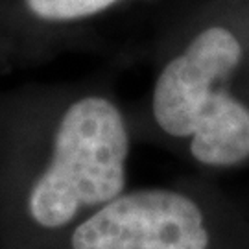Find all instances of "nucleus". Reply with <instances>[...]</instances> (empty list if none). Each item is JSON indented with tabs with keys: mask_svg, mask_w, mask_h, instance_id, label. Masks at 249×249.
<instances>
[{
	"mask_svg": "<svg viewBox=\"0 0 249 249\" xmlns=\"http://www.w3.org/2000/svg\"><path fill=\"white\" fill-rule=\"evenodd\" d=\"M244 2V6H246V11H248V15H249V0H242Z\"/></svg>",
	"mask_w": 249,
	"mask_h": 249,
	"instance_id": "6",
	"label": "nucleus"
},
{
	"mask_svg": "<svg viewBox=\"0 0 249 249\" xmlns=\"http://www.w3.org/2000/svg\"><path fill=\"white\" fill-rule=\"evenodd\" d=\"M232 194L236 196V199L240 201V205L244 207V211H246V213H248V216H249V183L244 188L232 190Z\"/></svg>",
	"mask_w": 249,
	"mask_h": 249,
	"instance_id": "5",
	"label": "nucleus"
},
{
	"mask_svg": "<svg viewBox=\"0 0 249 249\" xmlns=\"http://www.w3.org/2000/svg\"><path fill=\"white\" fill-rule=\"evenodd\" d=\"M141 0H0V74L46 65Z\"/></svg>",
	"mask_w": 249,
	"mask_h": 249,
	"instance_id": "4",
	"label": "nucleus"
},
{
	"mask_svg": "<svg viewBox=\"0 0 249 249\" xmlns=\"http://www.w3.org/2000/svg\"><path fill=\"white\" fill-rule=\"evenodd\" d=\"M139 142L220 179L249 168V15L242 0H196L160 22L148 83L127 102Z\"/></svg>",
	"mask_w": 249,
	"mask_h": 249,
	"instance_id": "2",
	"label": "nucleus"
},
{
	"mask_svg": "<svg viewBox=\"0 0 249 249\" xmlns=\"http://www.w3.org/2000/svg\"><path fill=\"white\" fill-rule=\"evenodd\" d=\"M137 142L107 76L0 90V249H52L120 196Z\"/></svg>",
	"mask_w": 249,
	"mask_h": 249,
	"instance_id": "1",
	"label": "nucleus"
},
{
	"mask_svg": "<svg viewBox=\"0 0 249 249\" xmlns=\"http://www.w3.org/2000/svg\"><path fill=\"white\" fill-rule=\"evenodd\" d=\"M52 249H249V216L218 179L190 172L131 185Z\"/></svg>",
	"mask_w": 249,
	"mask_h": 249,
	"instance_id": "3",
	"label": "nucleus"
}]
</instances>
